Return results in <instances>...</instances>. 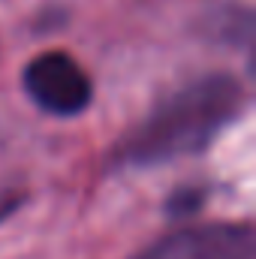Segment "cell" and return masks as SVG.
<instances>
[{"mask_svg": "<svg viewBox=\"0 0 256 259\" xmlns=\"http://www.w3.org/2000/svg\"><path fill=\"white\" fill-rule=\"evenodd\" d=\"M247 106L244 84L229 72H211L160 100L112 154L115 166H163L202 154Z\"/></svg>", "mask_w": 256, "mask_h": 259, "instance_id": "obj_1", "label": "cell"}, {"mask_svg": "<svg viewBox=\"0 0 256 259\" xmlns=\"http://www.w3.org/2000/svg\"><path fill=\"white\" fill-rule=\"evenodd\" d=\"M21 84L33 106L49 115L75 118L94 100V84L84 66L66 52H42L24 66Z\"/></svg>", "mask_w": 256, "mask_h": 259, "instance_id": "obj_2", "label": "cell"}, {"mask_svg": "<svg viewBox=\"0 0 256 259\" xmlns=\"http://www.w3.org/2000/svg\"><path fill=\"white\" fill-rule=\"evenodd\" d=\"M130 259H256V235L250 223L184 226Z\"/></svg>", "mask_w": 256, "mask_h": 259, "instance_id": "obj_3", "label": "cell"}, {"mask_svg": "<svg viewBox=\"0 0 256 259\" xmlns=\"http://www.w3.org/2000/svg\"><path fill=\"white\" fill-rule=\"evenodd\" d=\"M202 199H205V190H199V187L178 190V193L169 199V214H172V217H184V214H193V211H199Z\"/></svg>", "mask_w": 256, "mask_h": 259, "instance_id": "obj_4", "label": "cell"}]
</instances>
